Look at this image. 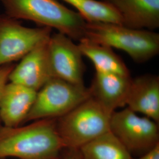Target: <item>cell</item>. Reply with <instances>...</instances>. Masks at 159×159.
<instances>
[{
  "mask_svg": "<svg viewBox=\"0 0 159 159\" xmlns=\"http://www.w3.org/2000/svg\"><path fill=\"white\" fill-rule=\"evenodd\" d=\"M131 79L130 75L96 72L89 87L91 97L112 114L125 106Z\"/></svg>",
  "mask_w": 159,
  "mask_h": 159,
  "instance_id": "30bf717a",
  "label": "cell"
},
{
  "mask_svg": "<svg viewBox=\"0 0 159 159\" xmlns=\"http://www.w3.org/2000/svg\"><path fill=\"white\" fill-rule=\"evenodd\" d=\"M79 149L83 159H133L125 146L110 131Z\"/></svg>",
  "mask_w": 159,
  "mask_h": 159,
  "instance_id": "9a60e30c",
  "label": "cell"
},
{
  "mask_svg": "<svg viewBox=\"0 0 159 159\" xmlns=\"http://www.w3.org/2000/svg\"><path fill=\"white\" fill-rule=\"evenodd\" d=\"M84 38L125 51L138 63L146 62L159 52V34L148 30L130 29L113 23L86 21Z\"/></svg>",
  "mask_w": 159,
  "mask_h": 159,
  "instance_id": "3957f363",
  "label": "cell"
},
{
  "mask_svg": "<svg viewBox=\"0 0 159 159\" xmlns=\"http://www.w3.org/2000/svg\"><path fill=\"white\" fill-rule=\"evenodd\" d=\"M52 29L30 28L17 20L0 15V67L21 60L41 42L48 39Z\"/></svg>",
  "mask_w": 159,
  "mask_h": 159,
  "instance_id": "52a82bcc",
  "label": "cell"
},
{
  "mask_svg": "<svg viewBox=\"0 0 159 159\" xmlns=\"http://www.w3.org/2000/svg\"><path fill=\"white\" fill-rule=\"evenodd\" d=\"M125 106L159 123V77L146 74L131 79Z\"/></svg>",
  "mask_w": 159,
  "mask_h": 159,
  "instance_id": "7c38bea8",
  "label": "cell"
},
{
  "mask_svg": "<svg viewBox=\"0 0 159 159\" xmlns=\"http://www.w3.org/2000/svg\"><path fill=\"white\" fill-rule=\"evenodd\" d=\"M91 97L89 87L53 77L37 91L34 104L23 123L58 119Z\"/></svg>",
  "mask_w": 159,
  "mask_h": 159,
  "instance_id": "5b68a950",
  "label": "cell"
},
{
  "mask_svg": "<svg viewBox=\"0 0 159 159\" xmlns=\"http://www.w3.org/2000/svg\"><path fill=\"white\" fill-rule=\"evenodd\" d=\"M37 91L10 82L3 90L0 100V118L6 127H17L24 123L32 107Z\"/></svg>",
  "mask_w": 159,
  "mask_h": 159,
  "instance_id": "4fadbf2b",
  "label": "cell"
},
{
  "mask_svg": "<svg viewBox=\"0 0 159 159\" xmlns=\"http://www.w3.org/2000/svg\"><path fill=\"white\" fill-rule=\"evenodd\" d=\"M7 16L33 21L40 27L57 30L71 39L85 37L86 21L79 12L57 0H0Z\"/></svg>",
  "mask_w": 159,
  "mask_h": 159,
  "instance_id": "7a4b0ae2",
  "label": "cell"
},
{
  "mask_svg": "<svg viewBox=\"0 0 159 159\" xmlns=\"http://www.w3.org/2000/svg\"><path fill=\"white\" fill-rule=\"evenodd\" d=\"M48 48L52 77L73 84H84L85 66L78 44L58 32L51 34Z\"/></svg>",
  "mask_w": 159,
  "mask_h": 159,
  "instance_id": "ba28073f",
  "label": "cell"
},
{
  "mask_svg": "<svg viewBox=\"0 0 159 159\" xmlns=\"http://www.w3.org/2000/svg\"><path fill=\"white\" fill-rule=\"evenodd\" d=\"M49 39L36 46L14 67L9 75L10 82L37 92L53 78L48 56Z\"/></svg>",
  "mask_w": 159,
  "mask_h": 159,
  "instance_id": "9c48e42d",
  "label": "cell"
},
{
  "mask_svg": "<svg viewBox=\"0 0 159 159\" xmlns=\"http://www.w3.org/2000/svg\"><path fill=\"white\" fill-rule=\"evenodd\" d=\"M75 8L87 22L113 23L122 25L119 13L100 0H63Z\"/></svg>",
  "mask_w": 159,
  "mask_h": 159,
  "instance_id": "2e32d148",
  "label": "cell"
},
{
  "mask_svg": "<svg viewBox=\"0 0 159 159\" xmlns=\"http://www.w3.org/2000/svg\"><path fill=\"white\" fill-rule=\"evenodd\" d=\"M66 149L57 119L39 120L23 127H0V159H61Z\"/></svg>",
  "mask_w": 159,
  "mask_h": 159,
  "instance_id": "6da1fadb",
  "label": "cell"
},
{
  "mask_svg": "<svg viewBox=\"0 0 159 159\" xmlns=\"http://www.w3.org/2000/svg\"><path fill=\"white\" fill-rule=\"evenodd\" d=\"M109 113L90 97L63 117L57 130L66 148H80L110 131Z\"/></svg>",
  "mask_w": 159,
  "mask_h": 159,
  "instance_id": "277c9868",
  "label": "cell"
},
{
  "mask_svg": "<svg viewBox=\"0 0 159 159\" xmlns=\"http://www.w3.org/2000/svg\"><path fill=\"white\" fill-rule=\"evenodd\" d=\"M110 131L132 156H142L159 144V123L128 107L111 114Z\"/></svg>",
  "mask_w": 159,
  "mask_h": 159,
  "instance_id": "8992f818",
  "label": "cell"
},
{
  "mask_svg": "<svg viewBox=\"0 0 159 159\" xmlns=\"http://www.w3.org/2000/svg\"><path fill=\"white\" fill-rule=\"evenodd\" d=\"M61 159H83L78 148H66L64 152Z\"/></svg>",
  "mask_w": 159,
  "mask_h": 159,
  "instance_id": "ac0fdd59",
  "label": "cell"
},
{
  "mask_svg": "<svg viewBox=\"0 0 159 159\" xmlns=\"http://www.w3.org/2000/svg\"><path fill=\"white\" fill-rule=\"evenodd\" d=\"M119 13L122 25L154 30L159 27V0H100Z\"/></svg>",
  "mask_w": 159,
  "mask_h": 159,
  "instance_id": "8fae6325",
  "label": "cell"
},
{
  "mask_svg": "<svg viewBox=\"0 0 159 159\" xmlns=\"http://www.w3.org/2000/svg\"><path fill=\"white\" fill-rule=\"evenodd\" d=\"M159 159V144L148 153L138 157L136 159Z\"/></svg>",
  "mask_w": 159,
  "mask_h": 159,
  "instance_id": "d6986e66",
  "label": "cell"
},
{
  "mask_svg": "<svg viewBox=\"0 0 159 159\" xmlns=\"http://www.w3.org/2000/svg\"><path fill=\"white\" fill-rule=\"evenodd\" d=\"M78 46L83 56L93 63L96 72L130 75L125 63L112 48L86 38L80 40Z\"/></svg>",
  "mask_w": 159,
  "mask_h": 159,
  "instance_id": "5bb4252c",
  "label": "cell"
},
{
  "mask_svg": "<svg viewBox=\"0 0 159 159\" xmlns=\"http://www.w3.org/2000/svg\"><path fill=\"white\" fill-rule=\"evenodd\" d=\"M14 67L15 66L12 63L0 67V100L3 90L8 81L9 75Z\"/></svg>",
  "mask_w": 159,
  "mask_h": 159,
  "instance_id": "e0dca14e",
  "label": "cell"
}]
</instances>
